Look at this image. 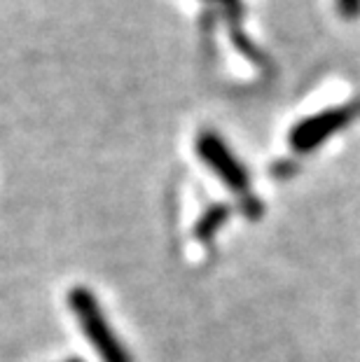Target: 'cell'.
<instances>
[{
    "label": "cell",
    "instance_id": "cell-1",
    "mask_svg": "<svg viewBox=\"0 0 360 362\" xmlns=\"http://www.w3.org/2000/svg\"><path fill=\"white\" fill-rule=\"evenodd\" d=\"M68 304H71L84 337L94 346L98 358L103 362H132L127 349L122 346L120 339L112 334V327L108 325V320H105L101 306L96 304L94 295H91L87 288H73L71 297H68Z\"/></svg>",
    "mask_w": 360,
    "mask_h": 362
},
{
    "label": "cell",
    "instance_id": "cell-7",
    "mask_svg": "<svg viewBox=\"0 0 360 362\" xmlns=\"http://www.w3.org/2000/svg\"><path fill=\"white\" fill-rule=\"evenodd\" d=\"M68 362H82V360H78V358H73V360H68Z\"/></svg>",
    "mask_w": 360,
    "mask_h": 362
},
{
    "label": "cell",
    "instance_id": "cell-6",
    "mask_svg": "<svg viewBox=\"0 0 360 362\" xmlns=\"http://www.w3.org/2000/svg\"><path fill=\"white\" fill-rule=\"evenodd\" d=\"M337 10L344 19L354 21L360 17V0H337Z\"/></svg>",
    "mask_w": 360,
    "mask_h": 362
},
{
    "label": "cell",
    "instance_id": "cell-5",
    "mask_svg": "<svg viewBox=\"0 0 360 362\" xmlns=\"http://www.w3.org/2000/svg\"><path fill=\"white\" fill-rule=\"evenodd\" d=\"M211 3H216V5H220L222 10L227 12V19H229V30L232 33L229 35H241L243 30H241V26H239V21H241V14H243V5H241V0H211Z\"/></svg>",
    "mask_w": 360,
    "mask_h": 362
},
{
    "label": "cell",
    "instance_id": "cell-3",
    "mask_svg": "<svg viewBox=\"0 0 360 362\" xmlns=\"http://www.w3.org/2000/svg\"><path fill=\"white\" fill-rule=\"evenodd\" d=\"M197 152L204 159V164L211 171L218 173V178L227 185L232 192H246L250 178L241 161L234 157V152L227 148V143L216 134V131H204L197 138Z\"/></svg>",
    "mask_w": 360,
    "mask_h": 362
},
{
    "label": "cell",
    "instance_id": "cell-2",
    "mask_svg": "<svg viewBox=\"0 0 360 362\" xmlns=\"http://www.w3.org/2000/svg\"><path fill=\"white\" fill-rule=\"evenodd\" d=\"M358 115H360V101L335 105L330 110L311 115V117L297 122L293 131H290V136H288L290 148L295 152H300V155L313 152L320 143H325L327 138L335 136L337 131L347 129Z\"/></svg>",
    "mask_w": 360,
    "mask_h": 362
},
{
    "label": "cell",
    "instance_id": "cell-4",
    "mask_svg": "<svg viewBox=\"0 0 360 362\" xmlns=\"http://www.w3.org/2000/svg\"><path fill=\"white\" fill-rule=\"evenodd\" d=\"M227 215H229L227 206H213V208H209V211L202 215V220L197 222L194 236L199 238V241H211V238L216 236L218 229L225 225Z\"/></svg>",
    "mask_w": 360,
    "mask_h": 362
}]
</instances>
